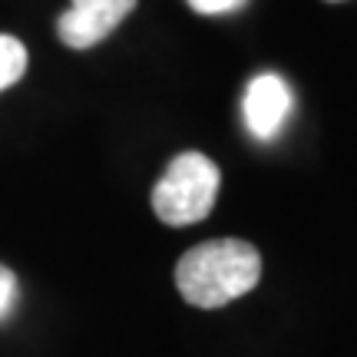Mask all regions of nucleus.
I'll return each instance as SVG.
<instances>
[{
  "mask_svg": "<svg viewBox=\"0 0 357 357\" xmlns=\"http://www.w3.org/2000/svg\"><path fill=\"white\" fill-rule=\"evenodd\" d=\"M261 278V255L242 238H215L189 248L176 265L178 294L192 307H225Z\"/></svg>",
  "mask_w": 357,
  "mask_h": 357,
  "instance_id": "1",
  "label": "nucleus"
},
{
  "mask_svg": "<svg viewBox=\"0 0 357 357\" xmlns=\"http://www.w3.org/2000/svg\"><path fill=\"white\" fill-rule=\"evenodd\" d=\"M218 195V166L202 153H178L153 189V208L166 225L202 222Z\"/></svg>",
  "mask_w": 357,
  "mask_h": 357,
  "instance_id": "2",
  "label": "nucleus"
},
{
  "mask_svg": "<svg viewBox=\"0 0 357 357\" xmlns=\"http://www.w3.org/2000/svg\"><path fill=\"white\" fill-rule=\"evenodd\" d=\"M136 7V0H70V10L56 20V33L70 50H89L113 33Z\"/></svg>",
  "mask_w": 357,
  "mask_h": 357,
  "instance_id": "3",
  "label": "nucleus"
},
{
  "mask_svg": "<svg viewBox=\"0 0 357 357\" xmlns=\"http://www.w3.org/2000/svg\"><path fill=\"white\" fill-rule=\"evenodd\" d=\"M242 113L248 132L261 142H271L284 129L288 116H291V89H288V83L278 73L255 77L245 89Z\"/></svg>",
  "mask_w": 357,
  "mask_h": 357,
  "instance_id": "4",
  "label": "nucleus"
},
{
  "mask_svg": "<svg viewBox=\"0 0 357 357\" xmlns=\"http://www.w3.org/2000/svg\"><path fill=\"white\" fill-rule=\"evenodd\" d=\"M26 73V47L10 33H0V89L13 86Z\"/></svg>",
  "mask_w": 357,
  "mask_h": 357,
  "instance_id": "5",
  "label": "nucleus"
},
{
  "mask_svg": "<svg viewBox=\"0 0 357 357\" xmlns=\"http://www.w3.org/2000/svg\"><path fill=\"white\" fill-rule=\"evenodd\" d=\"M17 305V275L7 265H0V321L7 318Z\"/></svg>",
  "mask_w": 357,
  "mask_h": 357,
  "instance_id": "6",
  "label": "nucleus"
},
{
  "mask_svg": "<svg viewBox=\"0 0 357 357\" xmlns=\"http://www.w3.org/2000/svg\"><path fill=\"white\" fill-rule=\"evenodd\" d=\"M245 0H189V7L195 13H208V17H215V13H231L238 10Z\"/></svg>",
  "mask_w": 357,
  "mask_h": 357,
  "instance_id": "7",
  "label": "nucleus"
}]
</instances>
